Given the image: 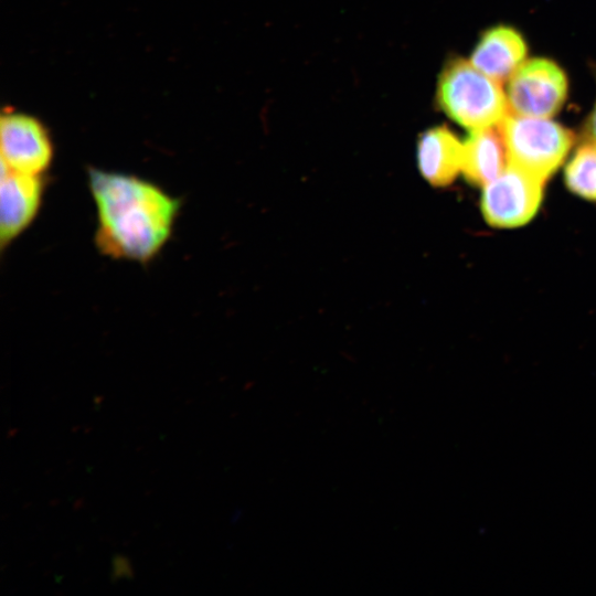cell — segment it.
I'll return each instance as SVG.
<instances>
[{"instance_id": "cell-10", "label": "cell", "mask_w": 596, "mask_h": 596, "mask_svg": "<svg viewBox=\"0 0 596 596\" xmlns=\"http://www.w3.org/2000/svg\"><path fill=\"white\" fill-rule=\"evenodd\" d=\"M509 159L499 125L471 130L464 141L461 172L465 179L485 187L508 167Z\"/></svg>"}, {"instance_id": "cell-11", "label": "cell", "mask_w": 596, "mask_h": 596, "mask_svg": "<svg viewBox=\"0 0 596 596\" xmlns=\"http://www.w3.org/2000/svg\"><path fill=\"white\" fill-rule=\"evenodd\" d=\"M564 182L573 194L596 202V143L586 139L568 160Z\"/></svg>"}, {"instance_id": "cell-2", "label": "cell", "mask_w": 596, "mask_h": 596, "mask_svg": "<svg viewBox=\"0 0 596 596\" xmlns=\"http://www.w3.org/2000/svg\"><path fill=\"white\" fill-rule=\"evenodd\" d=\"M436 100L450 119L470 130L498 126L509 111L500 83L460 57L444 66Z\"/></svg>"}, {"instance_id": "cell-9", "label": "cell", "mask_w": 596, "mask_h": 596, "mask_svg": "<svg viewBox=\"0 0 596 596\" xmlns=\"http://www.w3.org/2000/svg\"><path fill=\"white\" fill-rule=\"evenodd\" d=\"M464 142L446 126L426 130L417 142V166L434 187L450 184L462 167Z\"/></svg>"}, {"instance_id": "cell-4", "label": "cell", "mask_w": 596, "mask_h": 596, "mask_svg": "<svg viewBox=\"0 0 596 596\" xmlns=\"http://www.w3.org/2000/svg\"><path fill=\"white\" fill-rule=\"evenodd\" d=\"M545 181L511 163L483 187L480 207L486 222L498 228L525 225L538 213Z\"/></svg>"}, {"instance_id": "cell-1", "label": "cell", "mask_w": 596, "mask_h": 596, "mask_svg": "<svg viewBox=\"0 0 596 596\" xmlns=\"http://www.w3.org/2000/svg\"><path fill=\"white\" fill-rule=\"evenodd\" d=\"M87 175L98 252L118 260H152L172 235L181 201L134 174L89 168Z\"/></svg>"}, {"instance_id": "cell-8", "label": "cell", "mask_w": 596, "mask_h": 596, "mask_svg": "<svg viewBox=\"0 0 596 596\" xmlns=\"http://www.w3.org/2000/svg\"><path fill=\"white\" fill-rule=\"evenodd\" d=\"M528 46L519 31L508 25L487 30L475 46L471 64L499 83L509 79L524 62Z\"/></svg>"}, {"instance_id": "cell-5", "label": "cell", "mask_w": 596, "mask_h": 596, "mask_svg": "<svg viewBox=\"0 0 596 596\" xmlns=\"http://www.w3.org/2000/svg\"><path fill=\"white\" fill-rule=\"evenodd\" d=\"M509 110L524 116L551 117L563 106L567 95L564 71L552 60L524 61L509 78Z\"/></svg>"}, {"instance_id": "cell-7", "label": "cell", "mask_w": 596, "mask_h": 596, "mask_svg": "<svg viewBox=\"0 0 596 596\" xmlns=\"http://www.w3.org/2000/svg\"><path fill=\"white\" fill-rule=\"evenodd\" d=\"M45 190L43 175L17 172L1 167L0 244L2 249L35 220Z\"/></svg>"}, {"instance_id": "cell-6", "label": "cell", "mask_w": 596, "mask_h": 596, "mask_svg": "<svg viewBox=\"0 0 596 596\" xmlns=\"http://www.w3.org/2000/svg\"><path fill=\"white\" fill-rule=\"evenodd\" d=\"M1 167L43 175L53 160V146L44 127L34 118L8 113L1 118Z\"/></svg>"}, {"instance_id": "cell-12", "label": "cell", "mask_w": 596, "mask_h": 596, "mask_svg": "<svg viewBox=\"0 0 596 596\" xmlns=\"http://www.w3.org/2000/svg\"><path fill=\"white\" fill-rule=\"evenodd\" d=\"M586 139L596 143V103L585 125Z\"/></svg>"}, {"instance_id": "cell-3", "label": "cell", "mask_w": 596, "mask_h": 596, "mask_svg": "<svg viewBox=\"0 0 596 596\" xmlns=\"http://www.w3.org/2000/svg\"><path fill=\"white\" fill-rule=\"evenodd\" d=\"M499 128L509 163L543 181L561 167L574 141L571 130L549 117L508 111Z\"/></svg>"}]
</instances>
